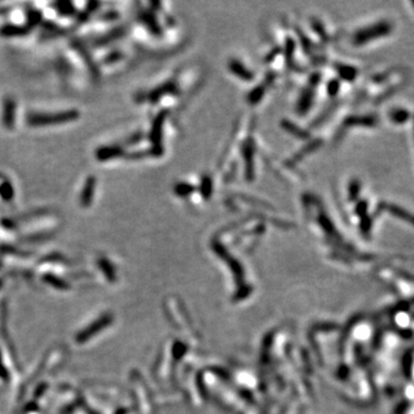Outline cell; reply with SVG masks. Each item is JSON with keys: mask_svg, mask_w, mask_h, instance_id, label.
Masks as SVG:
<instances>
[{"mask_svg": "<svg viewBox=\"0 0 414 414\" xmlns=\"http://www.w3.org/2000/svg\"><path fill=\"white\" fill-rule=\"evenodd\" d=\"M381 206L391 215L396 216V218L403 220V221H405V222H409L411 223V225L414 226V214H411V213L409 211H406V209L402 208L400 206L392 205V204H382Z\"/></svg>", "mask_w": 414, "mask_h": 414, "instance_id": "obj_3", "label": "cell"}, {"mask_svg": "<svg viewBox=\"0 0 414 414\" xmlns=\"http://www.w3.org/2000/svg\"><path fill=\"white\" fill-rule=\"evenodd\" d=\"M349 199L351 200V202H355L359 198V195H360V191H362V183L358 180H352L351 182H350L349 184Z\"/></svg>", "mask_w": 414, "mask_h": 414, "instance_id": "obj_8", "label": "cell"}, {"mask_svg": "<svg viewBox=\"0 0 414 414\" xmlns=\"http://www.w3.org/2000/svg\"><path fill=\"white\" fill-rule=\"evenodd\" d=\"M4 121L7 126H12L13 121H14V104H13V100L11 99L6 100Z\"/></svg>", "mask_w": 414, "mask_h": 414, "instance_id": "obj_9", "label": "cell"}, {"mask_svg": "<svg viewBox=\"0 0 414 414\" xmlns=\"http://www.w3.org/2000/svg\"><path fill=\"white\" fill-rule=\"evenodd\" d=\"M26 32V29H22L21 26H5L2 29L4 35H21V33Z\"/></svg>", "mask_w": 414, "mask_h": 414, "instance_id": "obj_12", "label": "cell"}, {"mask_svg": "<svg viewBox=\"0 0 414 414\" xmlns=\"http://www.w3.org/2000/svg\"><path fill=\"white\" fill-rule=\"evenodd\" d=\"M345 125L346 126L374 127L377 125V120L372 115H353L345 120Z\"/></svg>", "mask_w": 414, "mask_h": 414, "instance_id": "obj_4", "label": "cell"}, {"mask_svg": "<svg viewBox=\"0 0 414 414\" xmlns=\"http://www.w3.org/2000/svg\"><path fill=\"white\" fill-rule=\"evenodd\" d=\"M372 226H373V220L369 215H366V216H363V218H362V222H360V229H362V233H363V235H365V236L369 235L370 229H372Z\"/></svg>", "mask_w": 414, "mask_h": 414, "instance_id": "obj_11", "label": "cell"}, {"mask_svg": "<svg viewBox=\"0 0 414 414\" xmlns=\"http://www.w3.org/2000/svg\"><path fill=\"white\" fill-rule=\"evenodd\" d=\"M339 88H340L339 82L337 81V79H333V81H330L328 84V93L330 96H335L337 95V92H338Z\"/></svg>", "mask_w": 414, "mask_h": 414, "instance_id": "obj_13", "label": "cell"}, {"mask_svg": "<svg viewBox=\"0 0 414 414\" xmlns=\"http://www.w3.org/2000/svg\"><path fill=\"white\" fill-rule=\"evenodd\" d=\"M389 119L395 125H404L411 119V114L405 108H392L389 112Z\"/></svg>", "mask_w": 414, "mask_h": 414, "instance_id": "obj_5", "label": "cell"}, {"mask_svg": "<svg viewBox=\"0 0 414 414\" xmlns=\"http://www.w3.org/2000/svg\"><path fill=\"white\" fill-rule=\"evenodd\" d=\"M337 73L338 75L345 81H353L356 79L357 76H358V71L355 68V67L351 66H345V65H337L336 66Z\"/></svg>", "mask_w": 414, "mask_h": 414, "instance_id": "obj_6", "label": "cell"}, {"mask_svg": "<svg viewBox=\"0 0 414 414\" xmlns=\"http://www.w3.org/2000/svg\"><path fill=\"white\" fill-rule=\"evenodd\" d=\"M392 31V25L388 21H381L374 23V25L366 26L359 31H357L353 36V43L356 45H362L365 43H369L375 39H379L389 35Z\"/></svg>", "mask_w": 414, "mask_h": 414, "instance_id": "obj_1", "label": "cell"}, {"mask_svg": "<svg viewBox=\"0 0 414 414\" xmlns=\"http://www.w3.org/2000/svg\"><path fill=\"white\" fill-rule=\"evenodd\" d=\"M93 189H95V180L89 179L82 193V198H81L82 205H84V206L89 205L90 200H91V197L93 196Z\"/></svg>", "mask_w": 414, "mask_h": 414, "instance_id": "obj_7", "label": "cell"}, {"mask_svg": "<svg viewBox=\"0 0 414 414\" xmlns=\"http://www.w3.org/2000/svg\"><path fill=\"white\" fill-rule=\"evenodd\" d=\"M78 116L76 111H68L56 113V114H31L28 118L30 126H50L59 125V123L71 122Z\"/></svg>", "mask_w": 414, "mask_h": 414, "instance_id": "obj_2", "label": "cell"}, {"mask_svg": "<svg viewBox=\"0 0 414 414\" xmlns=\"http://www.w3.org/2000/svg\"><path fill=\"white\" fill-rule=\"evenodd\" d=\"M355 212L357 215L360 216V218H363V216L368 215L367 214V213H368V203H367V200L360 199L359 202L357 203Z\"/></svg>", "mask_w": 414, "mask_h": 414, "instance_id": "obj_10", "label": "cell"}]
</instances>
